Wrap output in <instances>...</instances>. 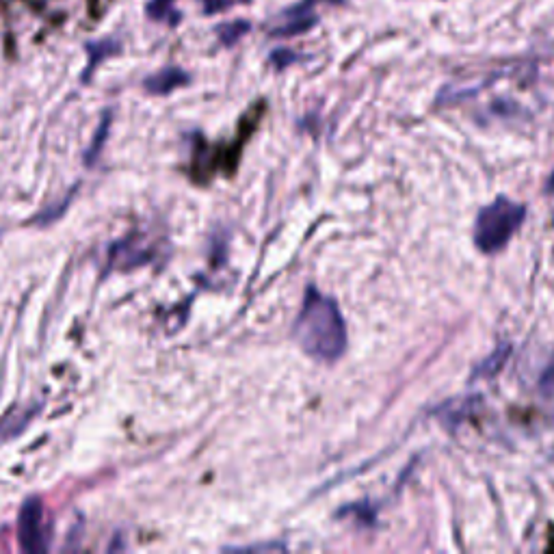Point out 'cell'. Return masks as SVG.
Instances as JSON below:
<instances>
[{
    "instance_id": "obj_2",
    "label": "cell",
    "mask_w": 554,
    "mask_h": 554,
    "mask_svg": "<svg viewBox=\"0 0 554 554\" xmlns=\"http://www.w3.org/2000/svg\"><path fill=\"white\" fill-rule=\"evenodd\" d=\"M524 215L526 210L522 204L498 197L494 204L485 206L474 221V243L483 254L500 252L511 241V236L520 230Z\"/></svg>"
},
{
    "instance_id": "obj_10",
    "label": "cell",
    "mask_w": 554,
    "mask_h": 554,
    "mask_svg": "<svg viewBox=\"0 0 554 554\" xmlns=\"http://www.w3.org/2000/svg\"><path fill=\"white\" fill-rule=\"evenodd\" d=\"M107 130H109V115H107V117H104V120H102V124H100L98 137L94 139V148H91V150L87 152V163H89V165H91V163H94V158H98V154H100V148H102V143H104V137H107Z\"/></svg>"
},
{
    "instance_id": "obj_7",
    "label": "cell",
    "mask_w": 554,
    "mask_h": 554,
    "mask_svg": "<svg viewBox=\"0 0 554 554\" xmlns=\"http://www.w3.org/2000/svg\"><path fill=\"white\" fill-rule=\"evenodd\" d=\"M249 31H252V24L247 20H234V22H223L217 26V37L223 46H234L239 39H243Z\"/></svg>"
},
{
    "instance_id": "obj_9",
    "label": "cell",
    "mask_w": 554,
    "mask_h": 554,
    "mask_svg": "<svg viewBox=\"0 0 554 554\" xmlns=\"http://www.w3.org/2000/svg\"><path fill=\"white\" fill-rule=\"evenodd\" d=\"M197 3H200L204 16H219V13L232 11L236 7L252 5L254 0H197Z\"/></svg>"
},
{
    "instance_id": "obj_12",
    "label": "cell",
    "mask_w": 554,
    "mask_h": 554,
    "mask_svg": "<svg viewBox=\"0 0 554 554\" xmlns=\"http://www.w3.org/2000/svg\"><path fill=\"white\" fill-rule=\"evenodd\" d=\"M284 546H280V544H269V546H245V548H236V550H249V552H252V550H282Z\"/></svg>"
},
{
    "instance_id": "obj_5",
    "label": "cell",
    "mask_w": 554,
    "mask_h": 554,
    "mask_svg": "<svg viewBox=\"0 0 554 554\" xmlns=\"http://www.w3.org/2000/svg\"><path fill=\"white\" fill-rule=\"evenodd\" d=\"M191 81V76L184 72L182 68H176V65H171V68H163L158 70L156 74L148 76L143 81V87L148 94H154V96H167L171 94V91L187 85Z\"/></svg>"
},
{
    "instance_id": "obj_11",
    "label": "cell",
    "mask_w": 554,
    "mask_h": 554,
    "mask_svg": "<svg viewBox=\"0 0 554 554\" xmlns=\"http://www.w3.org/2000/svg\"><path fill=\"white\" fill-rule=\"evenodd\" d=\"M295 59H297V57H295L293 52H290V50H275L273 55H271V63L275 65L277 70L286 68V65H288V63H293Z\"/></svg>"
},
{
    "instance_id": "obj_6",
    "label": "cell",
    "mask_w": 554,
    "mask_h": 554,
    "mask_svg": "<svg viewBox=\"0 0 554 554\" xmlns=\"http://www.w3.org/2000/svg\"><path fill=\"white\" fill-rule=\"evenodd\" d=\"M178 0H150L145 5V16L152 22H165L169 26H176L180 22V11L176 9Z\"/></svg>"
},
{
    "instance_id": "obj_1",
    "label": "cell",
    "mask_w": 554,
    "mask_h": 554,
    "mask_svg": "<svg viewBox=\"0 0 554 554\" xmlns=\"http://www.w3.org/2000/svg\"><path fill=\"white\" fill-rule=\"evenodd\" d=\"M297 345L316 362H336L347 351V325L332 297L308 288L293 327Z\"/></svg>"
},
{
    "instance_id": "obj_4",
    "label": "cell",
    "mask_w": 554,
    "mask_h": 554,
    "mask_svg": "<svg viewBox=\"0 0 554 554\" xmlns=\"http://www.w3.org/2000/svg\"><path fill=\"white\" fill-rule=\"evenodd\" d=\"M18 542L24 552H46L50 548V531L39 498L24 500L18 516Z\"/></svg>"
},
{
    "instance_id": "obj_8",
    "label": "cell",
    "mask_w": 554,
    "mask_h": 554,
    "mask_svg": "<svg viewBox=\"0 0 554 554\" xmlns=\"http://www.w3.org/2000/svg\"><path fill=\"white\" fill-rule=\"evenodd\" d=\"M115 50H120V44L113 42V39H102V42H89L87 44V52H89V68L85 72V81L87 76L91 74V70L96 68V65H100V61L104 57H111Z\"/></svg>"
},
{
    "instance_id": "obj_3",
    "label": "cell",
    "mask_w": 554,
    "mask_h": 554,
    "mask_svg": "<svg viewBox=\"0 0 554 554\" xmlns=\"http://www.w3.org/2000/svg\"><path fill=\"white\" fill-rule=\"evenodd\" d=\"M345 0H297L295 5H290L277 13V18L273 20L269 35L277 39H288V37H297L308 33L319 24V9L321 5H342Z\"/></svg>"
}]
</instances>
